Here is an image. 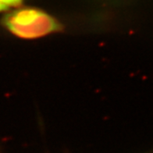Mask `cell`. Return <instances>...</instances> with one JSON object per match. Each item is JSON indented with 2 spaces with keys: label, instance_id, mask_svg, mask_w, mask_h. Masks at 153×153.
I'll list each match as a JSON object with an SVG mask.
<instances>
[{
  "label": "cell",
  "instance_id": "cell-1",
  "mask_svg": "<svg viewBox=\"0 0 153 153\" xmlns=\"http://www.w3.org/2000/svg\"><path fill=\"white\" fill-rule=\"evenodd\" d=\"M2 26L19 38L34 40L62 31L63 26L57 19L40 9L23 7L6 13Z\"/></svg>",
  "mask_w": 153,
  "mask_h": 153
},
{
  "label": "cell",
  "instance_id": "cell-2",
  "mask_svg": "<svg viewBox=\"0 0 153 153\" xmlns=\"http://www.w3.org/2000/svg\"><path fill=\"white\" fill-rule=\"evenodd\" d=\"M22 0H0V3L6 9H8L10 6H18L21 3Z\"/></svg>",
  "mask_w": 153,
  "mask_h": 153
},
{
  "label": "cell",
  "instance_id": "cell-3",
  "mask_svg": "<svg viewBox=\"0 0 153 153\" xmlns=\"http://www.w3.org/2000/svg\"><path fill=\"white\" fill-rule=\"evenodd\" d=\"M6 10V9L5 8L4 6H2V5L0 3V12H1V11H3V10Z\"/></svg>",
  "mask_w": 153,
  "mask_h": 153
}]
</instances>
